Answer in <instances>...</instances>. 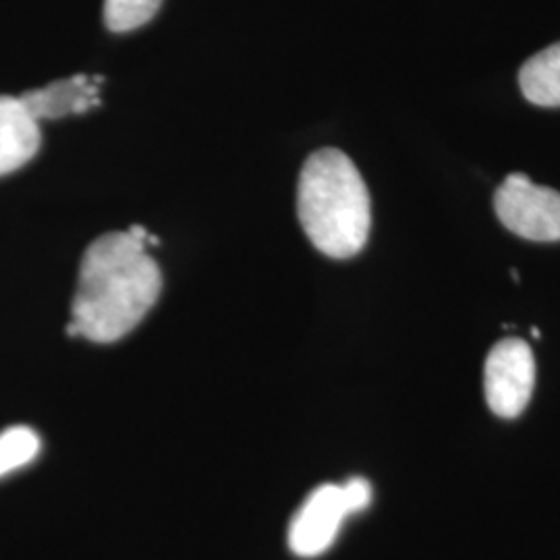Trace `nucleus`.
I'll list each match as a JSON object with an SVG mask.
<instances>
[{
    "instance_id": "423d86ee",
    "label": "nucleus",
    "mask_w": 560,
    "mask_h": 560,
    "mask_svg": "<svg viewBox=\"0 0 560 560\" xmlns=\"http://www.w3.org/2000/svg\"><path fill=\"white\" fill-rule=\"evenodd\" d=\"M101 85L102 78L73 75L30 90L21 94L20 102L36 122L62 119L67 115H81L96 108L101 104Z\"/></svg>"
},
{
    "instance_id": "0eeeda50",
    "label": "nucleus",
    "mask_w": 560,
    "mask_h": 560,
    "mask_svg": "<svg viewBox=\"0 0 560 560\" xmlns=\"http://www.w3.org/2000/svg\"><path fill=\"white\" fill-rule=\"evenodd\" d=\"M40 143V122L30 117L20 98L0 96V177L32 161Z\"/></svg>"
},
{
    "instance_id": "20e7f679",
    "label": "nucleus",
    "mask_w": 560,
    "mask_h": 560,
    "mask_svg": "<svg viewBox=\"0 0 560 560\" xmlns=\"http://www.w3.org/2000/svg\"><path fill=\"white\" fill-rule=\"evenodd\" d=\"M536 384V360L523 339H504L492 347L486 370L483 390L488 407L504 420H513L529 405Z\"/></svg>"
},
{
    "instance_id": "7ed1b4c3",
    "label": "nucleus",
    "mask_w": 560,
    "mask_h": 560,
    "mask_svg": "<svg viewBox=\"0 0 560 560\" xmlns=\"http://www.w3.org/2000/svg\"><path fill=\"white\" fill-rule=\"evenodd\" d=\"M502 224L523 240L560 241V194L536 185L523 173L509 175L494 196Z\"/></svg>"
},
{
    "instance_id": "9b49d317",
    "label": "nucleus",
    "mask_w": 560,
    "mask_h": 560,
    "mask_svg": "<svg viewBox=\"0 0 560 560\" xmlns=\"http://www.w3.org/2000/svg\"><path fill=\"white\" fill-rule=\"evenodd\" d=\"M532 335H534V339H540V330H538V328H534Z\"/></svg>"
},
{
    "instance_id": "39448f33",
    "label": "nucleus",
    "mask_w": 560,
    "mask_h": 560,
    "mask_svg": "<svg viewBox=\"0 0 560 560\" xmlns=\"http://www.w3.org/2000/svg\"><path fill=\"white\" fill-rule=\"evenodd\" d=\"M345 483H324L316 488L289 527V546L301 559H314L324 555L339 536L340 527L349 515H355Z\"/></svg>"
},
{
    "instance_id": "f257e3e1",
    "label": "nucleus",
    "mask_w": 560,
    "mask_h": 560,
    "mask_svg": "<svg viewBox=\"0 0 560 560\" xmlns=\"http://www.w3.org/2000/svg\"><path fill=\"white\" fill-rule=\"evenodd\" d=\"M162 275L148 247L127 231L94 241L80 266L73 324L92 342L127 337L161 298Z\"/></svg>"
},
{
    "instance_id": "9d476101",
    "label": "nucleus",
    "mask_w": 560,
    "mask_h": 560,
    "mask_svg": "<svg viewBox=\"0 0 560 560\" xmlns=\"http://www.w3.org/2000/svg\"><path fill=\"white\" fill-rule=\"evenodd\" d=\"M161 4L162 0H104L106 27L117 34L138 30L159 13Z\"/></svg>"
},
{
    "instance_id": "f03ea898",
    "label": "nucleus",
    "mask_w": 560,
    "mask_h": 560,
    "mask_svg": "<svg viewBox=\"0 0 560 560\" xmlns=\"http://www.w3.org/2000/svg\"><path fill=\"white\" fill-rule=\"evenodd\" d=\"M298 214L307 240L328 258L347 260L365 247L372 201L353 161L337 148L314 152L301 168Z\"/></svg>"
},
{
    "instance_id": "6e6552de",
    "label": "nucleus",
    "mask_w": 560,
    "mask_h": 560,
    "mask_svg": "<svg viewBox=\"0 0 560 560\" xmlns=\"http://www.w3.org/2000/svg\"><path fill=\"white\" fill-rule=\"evenodd\" d=\"M523 96L536 106H560V42L544 48L527 60L520 71Z\"/></svg>"
},
{
    "instance_id": "1a4fd4ad",
    "label": "nucleus",
    "mask_w": 560,
    "mask_h": 560,
    "mask_svg": "<svg viewBox=\"0 0 560 560\" xmlns=\"http://www.w3.org/2000/svg\"><path fill=\"white\" fill-rule=\"evenodd\" d=\"M40 436L27 425H13L0 432V478L30 465L40 455Z\"/></svg>"
}]
</instances>
